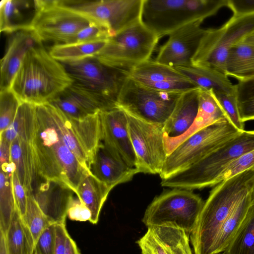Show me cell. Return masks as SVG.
Here are the masks:
<instances>
[{
	"label": "cell",
	"instance_id": "1",
	"mask_svg": "<svg viewBox=\"0 0 254 254\" xmlns=\"http://www.w3.org/2000/svg\"><path fill=\"white\" fill-rule=\"evenodd\" d=\"M31 144L39 176L44 181L62 182L76 194L82 180L92 174L65 144L49 103L36 105Z\"/></svg>",
	"mask_w": 254,
	"mask_h": 254
},
{
	"label": "cell",
	"instance_id": "2",
	"mask_svg": "<svg viewBox=\"0 0 254 254\" xmlns=\"http://www.w3.org/2000/svg\"><path fill=\"white\" fill-rule=\"evenodd\" d=\"M73 83L63 64L43 45L29 49L10 89L21 102L49 103Z\"/></svg>",
	"mask_w": 254,
	"mask_h": 254
},
{
	"label": "cell",
	"instance_id": "3",
	"mask_svg": "<svg viewBox=\"0 0 254 254\" xmlns=\"http://www.w3.org/2000/svg\"><path fill=\"white\" fill-rule=\"evenodd\" d=\"M254 168L216 185L204 202L190 240L194 254H211L223 224L240 201L251 191Z\"/></svg>",
	"mask_w": 254,
	"mask_h": 254
},
{
	"label": "cell",
	"instance_id": "4",
	"mask_svg": "<svg viewBox=\"0 0 254 254\" xmlns=\"http://www.w3.org/2000/svg\"><path fill=\"white\" fill-rule=\"evenodd\" d=\"M254 149V130L240 133L204 157L161 181L162 187L192 190L217 185L233 160Z\"/></svg>",
	"mask_w": 254,
	"mask_h": 254
},
{
	"label": "cell",
	"instance_id": "5",
	"mask_svg": "<svg viewBox=\"0 0 254 254\" xmlns=\"http://www.w3.org/2000/svg\"><path fill=\"white\" fill-rule=\"evenodd\" d=\"M228 0H143L142 20L159 37L203 21L227 6Z\"/></svg>",
	"mask_w": 254,
	"mask_h": 254
},
{
	"label": "cell",
	"instance_id": "6",
	"mask_svg": "<svg viewBox=\"0 0 254 254\" xmlns=\"http://www.w3.org/2000/svg\"><path fill=\"white\" fill-rule=\"evenodd\" d=\"M204 202L192 190L173 189L154 198L146 209L142 221L147 227L164 226L194 229Z\"/></svg>",
	"mask_w": 254,
	"mask_h": 254
},
{
	"label": "cell",
	"instance_id": "7",
	"mask_svg": "<svg viewBox=\"0 0 254 254\" xmlns=\"http://www.w3.org/2000/svg\"><path fill=\"white\" fill-rule=\"evenodd\" d=\"M159 39L142 20L110 38L95 56L106 64L129 70L150 60Z\"/></svg>",
	"mask_w": 254,
	"mask_h": 254
},
{
	"label": "cell",
	"instance_id": "8",
	"mask_svg": "<svg viewBox=\"0 0 254 254\" xmlns=\"http://www.w3.org/2000/svg\"><path fill=\"white\" fill-rule=\"evenodd\" d=\"M241 132L228 119L200 129L167 155L159 174L161 180L196 163Z\"/></svg>",
	"mask_w": 254,
	"mask_h": 254
},
{
	"label": "cell",
	"instance_id": "9",
	"mask_svg": "<svg viewBox=\"0 0 254 254\" xmlns=\"http://www.w3.org/2000/svg\"><path fill=\"white\" fill-rule=\"evenodd\" d=\"M254 30V14L232 17L217 29H206L191 64L225 75L230 50Z\"/></svg>",
	"mask_w": 254,
	"mask_h": 254
},
{
	"label": "cell",
	"instance_id": "10",
	"mask_svg": "<svg viewBox=\"0 0 254 254\" xmlns=\"http://www.w3.org/2000/svg\"><path fill=\"white\" fill-rule=\"evenodd\" d=\"M60 63L73 83L117 106L120 91L129 70L106 64L96 56Z\"/></svg>",
	"mask_w": 254,
	"mask_h": 254
},
{
	"label": "cell",
	"instance_id": "11",
	"mask_svg": "<svg viewBox=\"0 0 254 254\" xmlns=\"http://www.w3.org/2000/svg\"><path fill=\"white\" fill-rule=\"evenodd\" d=\"M57 3L106 28L112 37L142 21L143 0H57Z\"/></svg>",
	"mask_w": 254,
	"mask_h": 254
},
{
	"label": "cell",
	"instance_id": "12",
	"mask_svg": "<svg viewBox=\"0 0 254 254\" xmlns=\"http://www.w3.org/2000/svg\"><path fill=\"white\" fill-rule=\"evenodd\" d=\"M182 94L153 89L128 76L120 91L117 105L143 121L164 125Z\"/></svg>",
	"mask_w": 254,
	"mask_h": 254
},
{
	"label": "cell",
	"instance_id": "13",
	"mask_svg": "<svg viewBox=\"0 0 254 254\" xmlns=\"http://www.w3.org/2000/svg\"><path fill=\"white\" fill-rule=\"evenodd\" d=\"M38 2L39 9L32 30L42 43H71L75 35L91 23L80 14L58 4L57 0Z\"/></svg>",
	"mask_w": 254,
	"mask_h": 254
},
{
	"label": "cell",
	"instance_id": "14",
	"mask_svg": "<svg viewBox=\"0 0 254 254\" xmlns=\"http://www.w3.org/2000/svg\"><path fill=\"white\" fill-rule=\"evenodd\" d=\"M126 113L138 173L160 174L167 156L164 125L149 123Z\"/></svg>",
	"mask_w": 254,
	"mask_h": 254
},
{
	"label": "cell",
	"instance_id": "15",
	"mask_svg": "<svg viewBox=\"0 0 254 254\" xmlns=\"http://www.w3.org/2000/svg\"><path fill=\"white\" fill-rule=\"evenodd\" d=\"M53 110L65 144L76 156L81 165L91 173L90 166L95 152L101 142L99 113L89 115L82 120H76L65 116L53 105Z\"/></svg>",
	"mask_w": 254,
	"mask_h": 254
},
{
	"label": "cell",
	"instance_id": "16",
	"mask_svg": "<svg viewBox=\"0 0 254 254\" xmlns=\"http://www.w3.org/2000/svg\"><path fill=\"white\" fill-rule=\"evenodd\" d=\"M202 22H192L171 33L155 61L173 67L191 64L206 31L201 27Z\"/></svg>",
	"mask_w": 254,
	"mask_h": 254
},
{
	"label": "cell",
	"instance_id": "17",
	"mask_svg": "<svg viewBox=\"0 0 254 254\" xmlns=\"http://www.w3.org/2000/svg\"><path fill=\"white\" fill-rule=\"evenodd\" d=\"M129 77L156 90L183 93L198 87L174 67L148 60L129 71Z\"/></svg>",
	"mask_w": 254,
	"mask_h": 254
},
{
	"label": "cell",
	"instance_id": "18",
	"mask_svg": "<svg viewBox=\"0 0 254 254\" xmlns=\"http://www.w3.org/2000/svg\"><path fill=\"white\" fill-rule=\"evenodd\" d=\"M101 141L130 167L136 168V157L130 140L127 114L118 106L99 112Z\"/></svg>",
	"mask_w": 254,
	"mask_h": 254
},
{
	"label": "cell",
	"instance_id": "19",
	"mask_svg": "<svg viewBox=\"0 0 254 254\" xmlns=\"http://www.w3.org/2000/svg\"><path fill=\"white\" fill-rule=\"evenodd\" d=\"M49 103L65 116L76 120H82L89 115L116 107L99 95L73 83Z\"/></svg>",
	"mask_w": 254,
	"mask_h": 254
},
{
	"label": "cell",
	"instance_id": "20",
	"mask_svg": "<svg viewBox=\"0 0 254 254\" xmlns=\"http://www.w3.org/2000/svg\"><path fill=\"white\" fill-rule=\"evenodd\" d=\"M189 235L177 228L153 226L136 243L142 254H192Z\"/></svg>",
	"mask_w": 254,
	"mask_h": 254
},
{
	"label": "cell",
	"instance_id": "21",
	"mask_svg": "<svg viewBox=\"0 0 254 254\" xmlns=\"http://www.w3.org/2000/svg\"><path fill=\"white\" fill-rule=\"evenodd\" d=\"M74 191L64 184L44 180L36 188L33 196L51 224L65 223Z\"/></svg>",
	"mask_w": 254,
	"mask_h": 254
},
{
	"label": "cell",
	"instance_id": "22",
	"mask_svg": "<svg viewBox=\"0 0 254 254\" xmlns=\"http://www.w3.org/2000/svg\"><path fill=\"white\" fill-rule=\"evenodd\" d=\"M90 170L93 176L111 189L130 181L138 173L136 168L129 166L102 141L95 152Z\"/></svg>",
	"mask_w": 254,
	"mask_h": 254
},
{
	"label": "cell",
	"instance_id": "23",
	"mask_svg": "<svg viewBox=\"0 0 254 254\" xmlns=\"http://www.w3.org/2000/svg\"><path fill=\"white\" fill-rule=\"evenodd\" d=\"M42 44L33 30L13 33L0 60V91L10 89L13 79L31 48Z\"/></svg>",
	"mask_w": 254,
	"mask_h": 254
},
{
	"label": "cell",
	"instance_id": "24",
	"mask_svg": "<svg viewBox=\"0 0 254 254\" xmlns=\"http://www.w3.org/2000/svg\"><path fill=\"white\" fill-rule=\"evenodd\" d=\"M228 119L216 99L212 90L199 88L198 110L196 117L190 129L183 135L176 138L164 135L167 155L181 142L200 129L217 121Z\"/></svg>",
	"mask_w": 254,
	"mask_h": 254
},
{
	"label": "cell",
	"instance_id": "25",
	"mask_svg": "<svg viewBox=\"0 0 254 254\" xmlns=\"http://www.w3.org/2000/svg\"><path fill=\"white\" fill-rule=\"evenodd\" d=\"M38 0H2L0 3L1 32L32 30V24L39 10Z\"/></svg>",
	"mask_w": 254,
	"mask_h": 254
},
{
	"label": "cell",
	"instance_id": "26",
	"mask_svg": "<svg viewBox=\"0 0 254 254\" xmlns=\"http://www.w3.org/2000/svg\"><path fill=\"white\" fill-rule=\"evenodd\" d=\"M199 88L183 93L171 114L163 126L164 135L176 138L186 133L193 124L197 114Z\"/></svg>",
	"mask_w": 254,
	"mask_h": 254
},
{
	"label": "cell",
	"instance_id": "27",
	"mask_svg": "<svg viewBox=\"0 0 254 254\" xmlns=\"http://www.w3.org/2000/svg\"><path fill=\"white\" fill-rule=\"evenodd\" d=\"M10 159L15 164V172L27 196L33 194L43 180L38 173L31 142L15 138L10 145Z\"/></svg>",
	"mask_w": 254,
	"mask_h": 254
},
{
	"label": "cell",
	"instance_id": "28",
	"mask_svg": "<svg viewBox=\"0 0 254 254\" xmlns=\"http://www.w3.org/2000/svg\"><path fill=\"white\" fill-rule=\"evenodd\" d=\"M198 87L214 93H235L233 85L228 77L213 69L190 64L174 67Z\"/></svg>",
	"mask_w": 254,
	"mask_h": 254
},
{
	"label": "cell",
	"instance_id": "29",
	"mask_svg": "<svg viewBox=\"0 0 254 254\" xmlns=\"http://www.w3.org/2000/svg\"><path fill=\"white\" fill-rule=\"evenodd\" d=\"M225 75L239 81L254 78V46L242 41L230 50L225 63Z\"/></svg>",
	"mask_w": 254,
	"mask_h": 254
},
{
	"label": "cell",
	"instance_id": "30",
	"mask_svg": "<svg viewBox=\"0 0 254 254\" xmlns=\"http://www.w3.org/2000/svg\"><path fill=\"white\" fill-rule=\"evenodd\" d=\"M112 189L92 174L86 176L80 183L76 195L91 213L90 222L97 223L102 207Z\"/></svg>",
	"mask_w": 254,
	"mask_h": 254
},
{
	"label": "cell",
	"instance_id": "31",
	"mask_svg": "<svg viewBox=\"0 0 254 254\" xmlns=\"http://www.w3.org/2000/svg\"><path fill=\"white\" fill-rule=\"evenodd\" d=\"M254 202L251 191L233 210L223 224L213 246L211 254L223 252L236 234Z\"/></svg>",
	"mask_w": 254,
	"mask_h": 254
},
{
	"label": "cell",
	"instance_id": "32",
	"mask_svg": "<svg viewBox=\"0 0 254 254\" xmlns=\"http://www.w3.org/2000/svg\"><path fill=\"white\" fill-rule=\"evenodd\" d=\"M5 235L8 254H33V237L16 207Z\"/></svg>",
	"mask_w": 254,
	"mask_h": 254
},
{
	"label": "cell",
	"instance_id": "33",
	"mask_svg": "<svg viewBox=\"0 0 254 254\" xmlns=\"http://www.w3.org/2000/svg\"><path fill=\"white\" fill-rule=\"evenodd\" d=\"M36 105L22 102L11 124L1 134L0 138L11 143L16 137L31 142L34 130Z\"/></svg>",
	"mask_w": 254,
	"mask_h": 254
},
{
	"label": "cell",
	"instance_id": "34",
	"mask_svg": "<svg viewBox=\"0 0 254 254\" xmlns=\"http://www.w3.org/2000/svg\"><path fill=\"white\" fill-rule=\"evenodd\" d=\"M108 40L54 45L49 53L60 62L76 61L96 56L104 47Z\"/></svg>",
	"mask_w": 254,
	"mask_h": 254
},
{
	"label": "cell",
	"instance_id": "35",
	"mask_svg": "<svg viewBox=\"0 0 254 254\" xmlns=\"http://www.w3.org/2000/svg\"><path fill=\"white\" fill-rule=\"evenodd\" d=\"M223 254H254V202Z\"/></svg>",
	"mask_w": 254,
	"mask_h": 254
},
{
	"label": "cell",
	"instance_id": "36",
	"mask_svg": "<svg viewBox=\"0 0 254 254\" xmlns=\"http://www.w3.org/2000/svg\"><path fill=\"white\" fill-rule=\"evenodd\" d=\"M12 175L0 170V230L6 233L16 208L12 187Z\"/></svg>",
	"mask_w": 254,
	"mask_h": 254
},
{
	"label": "cell",
	"instance_id": "37",
	"mask_svg": "<svg viewBox=\"0 0 254 254\" xmlns=\"http://www.w3.org/2000/svg\"><path fill=\"white\" fill-rule=\"evenodd\" d=\"M234 89L241 120H254V78L239 81Z\"/></svg>",
	"mask_w": 254,
	"mask_h": 254
},
{
	"label": "cell",
	"instance_id": "38",
	"mask_svg": "<svg viewBox=\"0 0 254 254\" xmlns=\"http://www.w3.org/2000/svg\"><path fill=\"white\" fill-rule=\"evenodd\" d=\"M22 218L30 230L35 243L42 232L52 224L39 207L32 194L27 196L26 210Z\"/></svg>",
	"mask_w": 254,
	"mask_h": 254
},
{
	"label": "cell",
	"instance_id": "39",
	"mask_svg": "<svg viewBox=\"0 0 254 254\" xmlns=\"http://www.w3.org/2000/svg\"><path fill=\"white\" fill-rule=\"evenodd\" d=\"M21 103L11 89L0 91V134L13 122Z\"/></svg>",
	"mask_w": 254,
	"mask_h": 254
},
{
	"label": "cell",
	"instance_id": "40",
	"mask_svg": "<svg viewBox=\"0 0 254 254\" xmlns=\"http://www.w3.org/2000/svg\"><path fill=\"white\" fill-rule=\"evenodd\" d=\"M214 94L228 120L239 131H244L245 123L241 120L235 93H214Z\"/></svg>",
	"mask_w": 254,
	"mask_h": 254
},
{
	"label": "cell",
	"instance_id": "41",
	"mask_svg": "<svg viewBox=\"0 0 254 254\" xmlns=\"http://www.w3.org/2000/svg\"><path fill=\"white\" fill-rule=\"evenodd\" d=\"M252 168H254V149L243 154L231 162L218 178L217 185Z\"/></svg>",
	"mask_w": 254,
	"mask_h": 254
},
{
	"label": "cell",
	"instance_id": "42",
	"mask_svg": "<svg viewBox=\"0 0 254 254\" xmlns=\"http://www.w3.org/2000/svg\"><path fill=\"white\" fill-rule=\"evenodd\" d=\"M111 37L112 35L106 28L91 22L75 35L71 43L108 40Z\"/></svg>",
	"mask_w": 254,
	"mask_h": 254
},
{
	"label": "cell",
	"instance_id": "43",
	"mask_svg": "<svg viewBox=\"0 0 254 254\" xmlns=\"http://www.w3.org/2000/svg\"><path fill=\"white\" fill-rule=\"evenodd\" d=\"M56 224H52L41 234L35 243V254H55Z\"/></svg>",
	"mask_w": 254,
	"mask_h": 254
},
{
	"label": "cell",
	"instance_id": "44",
	"mask_svg": "<svg viewBox=\"0 0 254 254\" xmlns=\"http://www.w3.org/2000/svg\"><path fill=\"white\" fill-rule=\"evenodd\" d=\"M67 216L71 220L83 222L90 221L91 213L81 199L77 196L76 198L73 197L70 202Z\"/></svg>",
	"mask_w": 254,
	"mask_h": 254
},
{
	"label": "cell",
	"instance_id": "45",
	"mask_svg": "<svg viewBox=\"0 0 254 254\" xmlns=\"http://www.w3.org/2000/svg\"><path fill=\"white\" fill-rule=\"evenodd\" d=\"M12 187L15 206L22 217L26 210L27 195L15 172L12 175Z\"/></svg>",
	"mask_w": 254,
	"mask_h": 254
},
{
	"label": "cell",
	"instance_id": "46",
	"mask_svg": "<svg viewBox=\"0 0 254 254\" xmlns=\"http://www.w3.org/2000/svg\"><path fill=\"white\" fill-rule=\"evenodd\" d=\"M227 6L235 17L254 14V0H228Z\"/></svg>",
	"mask_w": 254,
	"mask_h": 254
},
{
	"label": "cell",
	"instance_id": "47",
	"mask_svg": "<svg viewBox=\"0 0 254 254\" xmlns=\"http://www.w3.org/2000/svg\"><path fill=\"white\" fill-rule=\"evenodd\" d=\"M56 237L55 254H64L65 242L68 234L65 223L56 224Z\"/></svg>",
	"mask_w": 254,
	"mask_h": 254
},
{
	"label": "cell",
	"instance_id": "48",
	"mask_svg": "<svg viewBox=\"0 0 254 254\" xmlns=\"http://www.w3.org/2000/svg\"><path fill=\"white\" fill-rule=\"evenodd\" d=\"M11 143L0 138V166H3L11 162L10 159Z\"/></svg>",
	"mask_w": 254,
	"mask_h": 254
},
{
	"label": "cell",
	"instance_id": "49",
	"mask_svg": "<svg viewBox=\"0 0 254 254\" xmlns=\"http://www.w3.org/2000/svg\"><path fill=\"white\" fill-rule=\"evenodd\" d=\"M64 254H80L76 244L68 233L66 239Z\"/></svg>",
	"mask_w": 254,
	"mask_h": 254
},
{
	"label": "cell",
	"instance_id": "50",
	"mask_svg": "<svg viewBox=\"0 0 254 254\" xmlns=\"http://www.w3.org/2000/svg\"><path fill=\"white\" fill-rule=\"evenodd\" d=\"M0 254H8L6 247L5 234L0 230Z\"/></svg>",
	"mask_w": 254,
	"mask_h": 254
},
{
	"label": "cell",
	"instance_id": "51",
	"mask_svg": "<svg viewBox=\"0 0 254 254\" xmlns=\"http://www.w3.org/2000/svg\"><path fill=\"white\" fill-rule=\"evenodd\" d=\"M242 41L254 46V30L247 36Z\"/></svg>",
	"mask_w": 254,
	"mask_h": 254
},
{
	"label": "cell",
	"instance_id": "52",
	"mask_svg": "<svg viewBox=\"0 0 254 254\" xmlns=\"http://www.w3.org/2000/svg\"><path fill=\"white\" fill-rule=\"evenodd\" d=\"M251 193L254 202V175L251 179Z\"/></svg>",
	"mask_w": 254,
	"mask_h": 254
},
{
	"label": "cell",
	"instance_id": "53",
	"mask_svg": "<svg viewBox=\"0 0 254 254\" xmlns=\"http://www.w3.org/2000/svg\"><path fill=\"white\" fill-rule=\"evenodd\" d=\"M33 254H35V253H34V251Z\"/></svg>",
	"mask_w": 254,
	"mask_h": 254
},
{
	"label": "cell",
	"instance_id": "54",
	"mask_svg": "<svg viewBox=\"0 0 254 254\" xmlns=\"http://www.w3.org/2000/svg\"></svg>",
	"mask_w": 254,
	"mask_h": 254
}]
</instances>
